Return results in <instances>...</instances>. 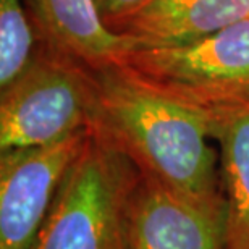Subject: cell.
Returning <instances> with one entry per match:
<instances>
[{
    "mask_svg": "<svg viewBox=\"0 0 249 249\" xmlns=\"http://www.w3.org/2000/svg\"><path fill=\"white\" fill-rule=\"evenodd\" d=\"M92 99V68L39 37L31 65L0 91V152L89 129Z\"/></svg>",
    "mask_w": 249,
    "mask_h": 249,
    "instance_id": "cell-4",
    "label": "cell"
},
{
    "mask_svg": "<svg viewBox=\"0 0 249 249\" xmlns=\"http://www.w3.org/2000/svg\"><path fill=\"white\" fill-rule=\"evenodd\" d=\"M34 18L39 37L92 70L117 65L136 46L107 29L94 0H36Z\"/></svg>",
    "mask_w": 249,
    "mask_h": 249,
    "instance_id": "cell-8",
    "label": "cell"
},
{
    "mask_svg": "<svg viewBox=\"0 0 249 249\" xmlns=\"http://www.w3.org/2000/svg\"><path fill=\"white\" fill-rule=\"evenodd\" d=\"M248 17L249 0H149L108 29L138 46H173L196 41Z\"/></svg>",
    "mask_w": 249,
    "mask_h": 249,
    "instance_id": "cell-7",
    "label": "cell"
},
{
    "mask_svg": "<svg viewBox=\"0 0 249 249\" xmlns=\"http://www.w3.org/2000/svg\"><path fill=\"white\" fill-rule=\"evenodd\" d=\"M138 180L136 165L91 129L34 249H129L128 207Z\"/></svg>",
    "mask_w": 249,
    "mask_h": 249,
    "instance_id": "cell-2",
    "label": "cell"
},
{
    "mask_svg": "<svg viewBox=\"0 0 249 249\" xmlns=\"http://www.w3.org/2000/svg\"><path fill=\"white\" fill-rule=\"evenodd\" d=\"M91 129L141 175L207 204L225 206L212 118L136 81L118 65L92 70Z\"/></svg>",
    "mask_w": 249,
    "mask_h": 249,
    "instance_id": "cell-1",
    "label": "cell"
},
{
    "mask_svg": "<svg viewBox=\"0 0 249 249\" xmlns=\"http://www.w3.org/2000/svg\"><path fill=\"white\" fill-rule=\"evenodd\" d=\"M144 86L209 115L249 108V17L173 46H134L117 60Z\"/></svg>",
    "mask_w": 249,
    "mask_h": 249,
    "instance_id": "cell-3",
    "label": "cell"
},
{
    "mask_svg": "<svg viewBox=\"0 0 249 249\" xmlns=\"http://www.w3.org/2000/svg\"><path fill=\"white\" fill-rule=\"evenodd\" d=\"M129 249H225V206L141 175L128 207Z\"/></svg>",
    "mask_w": 249,
    "mask_h": 249,
    "instance_id": "cell-6",
    "label": "cell"
},
{
    "mask_svg": "<svg viewBox=\"0 0 249 249\" xmlns=\"http://www.w3.org/2000/svg\"><path fill=\"white\" fill-rule=\"evenodd\" d=\"M220 146L225 249H249V108L211 115Z\"/></svg>",
    "mask_w": 249,
    "mask_h": 249,
    "instance_id": "cell-9",
    "label": "cell"
},
{
    "mask_svg": "<svg viewBox=\"0 0 249 249\" xmlns=\"http://www.w3.org/2000/svg\"><path fill=\"white\" fill-rule=\"evenodd\" d=\"M91 128L46 146L0 152V249H34L63 177Z\"/></svg>",
    "mask_w": 249,
    "mask_h": 249,
    "instance_id": "cell-5",
    "label": "cell"
},
{
    "mask_svg": "<svg viewBox=\"0 0 249 249\" xmlns=\"http://www.w3.org/2000/svg\"><path fill=\"white\" fill-rule=\"evenodd\" d=\"M147 2L149 0H94V5H96L102 23L108 29L115 21L136 12Z\"/></svg>",
    "mask_w": 249,
    "mask_h": 249,
    "instance_id": "cell-11",
    "label": "cell"
},
{
    "mask_svg": "<svg viewBox=\"0 0 249 249\" xmlns=\"http://www.w3.org/2000/svg\"><path fill=\"white\" fill-rule=\"evenodd\" d=\"M31 23L19 0H0V91L8 88L36 57Z\"/></svg>",
    "mask_w": 249,
    "mask_h": 249,
    "instance_id": "cell-10",
    "label": "cell"
}]
</instances>
